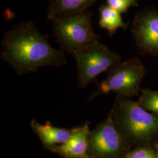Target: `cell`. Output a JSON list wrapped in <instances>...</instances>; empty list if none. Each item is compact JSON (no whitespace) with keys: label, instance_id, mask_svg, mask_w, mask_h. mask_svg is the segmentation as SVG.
<instances>
[{"label":"cell","instance_id":"1","mask_svg":"<svg viewBox=\"0 0 158 158\" xmlns=\"http://www.w3.org/2000/svg\"><path fill=\"white\" fill-rule=\"evenodd\" d=\"M49 38L31 21L14 25L2 37L1 58L20 76L40 68L66 65L64 51L53 48Z\"/></svg>","mask_w":158,"mask_h":158},{"label":"cell","instance_id":"2","mask_svg":"<svg viewBox=\"0 0 158 158\" xmlns=\"http://www.w3.org/2000/svg\"><path fill=\"white\" fill-rule=\"evenodd\" d=\"M112 110L126 141L148 147L158 139V116L144 109L138 102L118 97Z\"/></svg>","mask_w":158,"mask_h":158},{"label":"cell","instance_id":"3","mask_svg":"<svg viewBox=\"0 0 158 158\" xmlns=\"http://www.w3.org/2000/svg\"><path fill=\"white\" fill-rule=\"evenodd\" d=\"M93 14L85 10L49 20L53 36L61 49L72 55L79 48L99 40V35L95 33L92 27Z\"/></svg>","mask_w":158,"mask_h":158},{"label":"cell","instance_id":"4","mask_svg":"<svg viewBox=\"0 0 158 158\" xmlns=\"http://www.w3.org/2000/svg\"><path fill=\"white\" fill-rule=\"evenodd\" d=\"M78 84L85 88L94 81L100 74L108 72L121 62V57L111 51L99 40L89 44L74 51Z\"/></svg>","mask_w":158,"mask_h":158},{"label":"cell","instance_id":"5","mask_svg":"<svg viewBox=\"0 0 158 158\" xmlns=\"http://www.w3.org/2000/svg\"><path fill=\"white\" fill-rule=\"evenodd\" d=\"M107 72V78L99 84L90 100L109 92H114L119 97L125 98L137 95L141 91V84L146 69L138 58L132 57L119 63Z\"/></svg>","mask_w":158,"mask_h":158},{"label":"cell","instance_id":"6","mask_svg":"<svg viewBox=\"0 0 158 158\" xmlns=\"http://www.w3.org/2000/svg\"><path fill=\"white\" fill-rule=\"evenodd\" d=\"M113 119V111L89 135V152L93 158H123L127 141Z\"/></svg>","mask_w":158,"mask_h":158},{"label":"cell","instance_id":"7","mask_svg":"<svg viewBox=\"0 0 158 158\" xmlns=\"http://www.w3.org/2000/svg\"><path fill=\"white\" fill-rule=\"evenodd\" d=\"M131 31L141 55H158V11L147 10L134 18Z\"/></svg>","mask_w":158,"mask_h":158},{"label":"cell","instance_id":"8","mask_svg":"<svg viewBox=\"0 0 158 158\" xmlns=\"http://www.w3.org/2000/svg\"><path fill=\"white\" fill-rule=\"evenodd\" d=\"M90 134L89 125L86 123L72 130L71 135L65 142L52 147L50 149L66 158L87 157Z\"/></svg>","mask_w":158,"mask_h":158},{"label":"cell","instance_id":"9","mask_svg":"<svg viewBox=\"0 0 158 158\" xmlns=\"http://www.w3.org/2000/svg\"><path fill=\"white\" fill-rule=\"evenodd\" d=\"M31 126L44 145L49 149L65 142L71 135L72 131L53 127L49 122L43 125L32 120Z\"/></svg>","mask_w":158,"mask_h":158},{"label":"cell","instance_id":"10","mask_svg":"<svg viewBox=\"0 0 158 158\" xmlns=\"http://www.w3.org/2000/svg\"><path fill=\"white\" fill-rule=\"evenodd\" d=\"M98 0H49L47 8L48 20L87 10Z\"/></svg>","mask_w":158,"mask_h":158},{"label":"cell","instance_id":"11","mask_svg":"<svg viewBox=\"0 0 158 158\" xmlns=\"http://www.w3.org/2000/svg\"><path fill=\"white\" fill-rule=\"evenodd\" d=\"M100 19L98 23L101 28L106 29L110 36L115 34L119 28L127 29L129 23L124 22L121 14L107 6H102L99 9Z\"/></svg>","mask_w":158,"mask_h":158},{"label":"cell","instance_id":"12","mask_svg":"<svg viewBox=\"0 0 158 158\" xmlns=\"http://www.w3.org/2000/svg\"><path fill=\"white\" fill-rule=\"evenodd\" d=\"M141 94L138 102L147 111L158 116V90L141 89Z\"/></svg>","mask_w":158,"mask_h":158},{"label":"cell","instance_id":"13","mask_svg":"<svg viewBox=\"0 0 158 158\" xmlns=\"http://www.w3.org/2000/svg\"><path fill=\"white\" fill-rule=\"evenodd\" d=\"M107 6L119 12L124 14L128 11L131 6L138 5V0H106Z\"/></svg>","mask_w":158,"mask_h":158},{"label":"cell","instance_id":"14","mask_svg":"<svg viewBox=\"0 0 158 158\" xmlns=\"http://www.w3.org/2000/svg\"><path fill=\"white\" fill-rule=\"evenodd\" d=\"M123 158H156V155L152 148L141 147L127 153Z\"/></svg>","mask_w":158,"mask_h":158},{"label":"cell","instance_id":"15","mask_svg":"<svg viewBox=\"0 0 158 158\" xmlns=\"http://www.w3.org/2000/svg\"><path fill=\"white\" fill-rule=\"evenodd\" d=\"M156 158H158V151L156 152Z\"/></svg>","mask_w":158,"mask_h":158},{"label":"cell","instance_id":"16","mask_svg":"<svg viewBox=\"0 0 158 158\" xmlns=\"http://www.w3.org/2000/svg\"><path fill=\"white\" fill-rule=\"evenodd\" d=\"M89 158V156H87V157H85V158Z\"/></svg>","mask_w":158,"mask_h":158}]
</instances>
